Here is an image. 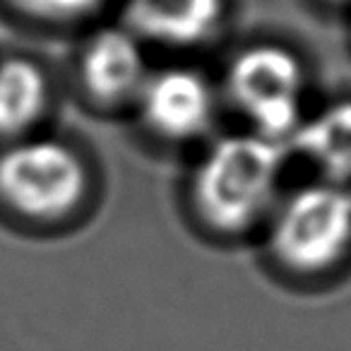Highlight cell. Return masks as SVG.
<instances>
[{
  "instance_id": "6da1fadb",
  "label": "cell",
  "mask_w": 351,
  "mask_h": 351,
  "mask_svg": "<svg viewBox=\"0 0 351 351\" xmlns=\"http://www.w3.org/2000/svg\"><path fill=\"white\" fill-rule=\"evenodd\" d=\"M284 145L258 132L226 135L193 171L191 200L212 231L236 236L267 217L284 166Z\"/></svg>"
},
{
  "instance_id": "7a4b0ae2",
  "label": "cell",
  "mask_w": 351,
  "mask_h": 351,
  "mask_svg": "<svg viewBox=\"0 0 351 351\" xmlns=\"http://www.w3.org/2000/svg\"><path fill=\"white\" fill-rule=\"evenodd\" d=\"M87 169L73 147L51 137H22L0 152V202L15 215L56 221L87 195Z\"/></svg>"
},
{
  "instance_id": "3957f363",
  "label": "cell",
  "mask_w": 351,
  "mask_h": 351,
  "mask_svg": "<svg viewBox=\"0 0 351 351\" xmlns=\"http://www.w3.org/2000/svg\"><path fill=\"white\" fill-rule=\"evenodd\" d=\"M351 250V193L337 183L298 188L274 210L269 253L296 274H322Z\"/></svg>"
},
{
  "instance_id": "277c9868",
  "label": "cell",
  "mask_w": 351,
  "mask_h": 351,
  "mask_svg": "<svg viewBox=\"0 0 351 351\" xmlns=\"http://www.w3.org/2000/svg\"><path fill=\"white\" fill-rule=\"evenodd\" d=\"M229 92L258 135L284 142L303 123V68L287 49L260 44L243 51L231 63Z\"/></svg>"
},
{
  "instance_id": "5b68a950",
  "label": "cell",
  "mask_w": 351,
  "mask_h": 351,
  "mask_svg": "<svg viewBox=\"0 0 351 351\" xmlns=\"http://www.w3.org/2000/svg\"><path fill=\"white\" fill-rule=\"evenodd\" d=\"M137 101L147 128L171 142L200 137L215 116V94L207 80L186 68H171L147 77Z\"/></svg>"
},
{
  "instance_id": "8992f818",
  "label": "cell",
  "mask_w": 351,
  "mask_h": 351,
  "mask_svg": "<svg viewBox=\"0 0 351 351\" xmlns=\"http://www.w3.org/2000/svg\"><path fill=\"white\" fill-rule=\"evenodd\" d=\"M82 82L101 104H121L137 97L147 82L140 44L123 29H101L82 53Z\"/></svg>"
},
{
  "instance_id": "52a82bcc",
  "label": "cell",
  "mask_w": 351,
  "mask_h": 351,
  "mask_svg": "<svg viewBox=\"0 0 351 351\" xmlns=\"http://www.w3.org/2000/svg\"><path fill=\"white\" fill-rule=\"evenodd\" d=\"M224 15V0H130L132 29L166 46H195L210 39Z\"/></svg>"
},
{
  "instance_id": "ba28073f",
  "label": "cell",
  "mask_w": 351,
  "mask_h": 351,
  "mask_svg": "<svg viewBox=\"0 0 351 351\" xmlns=\"http://www.w3.org/2000/svg\"><path fill=\"white\" fill-rule=\"evenodd\" d=\"M291 145L311 159L330 183L351 181V101H337L303 121L293 132Z\"/></svg>"
},
{
  "instance_id": "9c48e42d",
  "label": "cell",
  "mask_w": 351,
  "mask_h": 351,
  "mask_svg": "<svg viewBox=\"0 0 351 351\" xmlns=\"http://www.w3.org/2000/svg\"><path fill=\"white\" fill-rule=\"evenodd\" d=\"M49 104L46 75L29 58L0 63V137L22 140L44 116Z\"/></svg>"
},
{
  "instance_id": "30bf717a",
  "label": "cell",
  "mask_w": 351,
  "mask_h": 351,
  "mask_svg": "<svg viewBox=\"0 0 351 351\" xmlns=\"http://www.w3.org/2000/svg\"><path fill=\"white\" fill-rule=\"evenodd\" d=\"M12 3L34 17L58 22L77 20V17L89 15L101 5V0H12Z\"/></svg>"
},
{
  "instance_id": "8fae6325",
  "label": "cell",
  "mask_w": 351,
  "mask_h": 351,
  "mask_svg": "<svg viewBox=\"0 0 351 351\" xmlns=\"http://www.w3.org/2000/svg\"><path fill=\"white\" fill-rule=\"evenodd\" d=\"M341 3H346V0H341ZM349 3H351V0H349Z\"/></svg>"
}]
</instances>
